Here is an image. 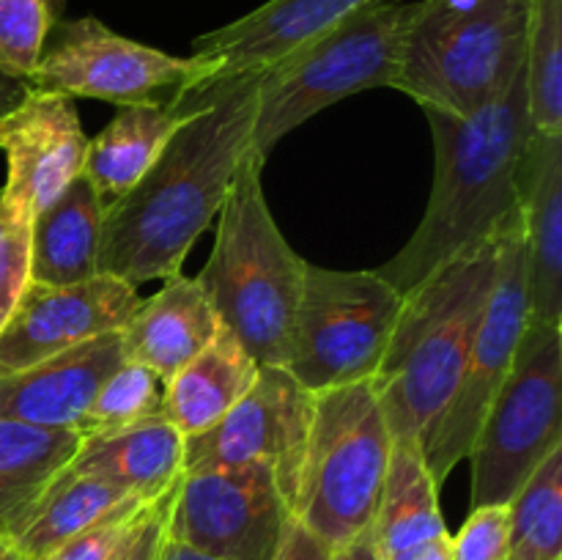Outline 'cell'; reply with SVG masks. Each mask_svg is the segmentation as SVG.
Wrapping results in <instances>:
<instances>
[{
    "instance_id": "cell-1",
    "label": "cell",
    "mask_w": 562,
    "mask_h": 560,
    "mask_svg": "<svg viewBox=\"0 0 562 560\" xmlns=\"http://www.w3.org/2000/svg\"><path fill=\"white\" fill-rule=\"evenodd\" d=\"M256 71L217 77L190 93V110L157 163L104 206L99 275L132 285L181 275L252 146Z\"/></svg>"
},
{
    "instance_id": "cell-2",
    "label": "cell",
    "mask_w": 562,
    "mask_h": 560,
    "mask_svg": "<svg viewBox=\"0 0 562 560\" xmlns=\"http://www.w3.org/2000/svg\"><path fill=\"white\" fill-rule=\"evenodd\" d=\"M426 119L434 135L431 198L409 242L376 269L401 294L503 228L519 209L521 163L536 135L525 71L472 115L426 110Z\"/></svg>"
},
{
    "instance_id": "cell-3",
    "label": "cell",
    "mask_w": 562,
    "mask_h": 560,
    "mask_svg": "<svg viewBox=\"0 0 562 560\" xmlns=\"http://www.w3.org/2000/svg\"><path fill=\"white\" fill-rule=\"evenodd\" d=\"M497 234L459 253L404 294L387 349L371 377L395 439H423L464 373L497 272Z\"/></svg>"
},
{
    "instance_id": "cell-4",
    "label": "cell",
    "mask_w": 562,
    "mask_h": 560,
    "mask_svg": "<svg viewBox=\"0 0 562 560\" xmlns=\"http://www.w3.org/2000/svg\"><path fill=\"white\" fill-rule=\"evenodd\" d=\"M267 159L250 152L217 214V236L198 283L223 327L241 340L258 366H285L291 322L307 261L285 242L263 198Z\"/></svg>"
},
{
    "instance_id": "cell-5",
    "label": "cell",
    "mask_w": 562,
    "mask_h": 560,
    "mask_svg": "<svg viewBox=\"0 0 562 560\" xmlns=\"http://www.w3.org/2000/svg\"><path fill=\"white\" fill-rule=\"evenodd\" d=\"M530 0H417L395 88L423 110L472 115L525 71Z\"/></svg>"
},
{
    "instance_id": "cell-6",
    "label": "cell",
    "mask_w": 562,
    "mask_h": 560,
    "mask_svg": "<svg viewBox=\"0 0 562 560\" xmlns=\"http://www.w3.org/2000/svg\"><path fill=\"white\" fill-rule=\"evenodd\" d=\"M415 11L417 3L406 0H376L258 69L252 126L258 157L267 159L278 141L329 104L371 88H395Z\"/></svg>"
},
{
    "instance_id": "cell-7",
    "label": "cell",
    "mask_w": 562,
    "mask_h": 560,
    "mask_svg": "<svg viewBox=\"0 0 562 560\" xmlns=\"http://www.w3.org/2000/svg\"><path fill=\"white\" fill-rule=\"evenodd\" d=\"M393 443L373 379L316 393L291 516L329 549L371 530Z\"/></svg>"
},
{
    "instance_id": "cell-8",
    "label": "cell",
    "mask_w": 562,
    "mask_h": 560,
    "mask_svg": "<svg viewBox=\"0 0 562 560\" xmlns=\"http://www.w3.org/2000/svg\"><path fill=\"white\" fill-rule=\"evenodd\" d=\"M404 294L382 275L307 264L289 335L285 371L311 393L371 379Z\"/></svg>"
},
{
    "instance_id": "cell-9",
    "label": "cell",
    "mask_w": 562,
    "mask_h": 560,
    "mask_svg": "<svg viewBox=\"0 0 562 560\" xmlns=\"http://www.w3.org/2000/svg\"><path fill=\"white\" fill-rule=\"evenodd\" d=\"M562 445V327H527L467 459L472 508L510 503L538 464Z\"/></svg>"
},
{
    "instance_id": "cell-10",
    "label": "cell",
    "mask_w": 562,
    "mask_h": 560,
    "mask_svg": "<svg viewBox=\"0 0 562 560\" xmlns=\"http://www.w3.org/2000/svg\"><path fill=\"white\" fill-rule=\"evenodd\" d=\"M214 77V60L168 55L110 31L97 16H80L53 22L27 86L119 108H176Z\"/></svg>"
},
{
    "instance_id": "cell-11",
    "label": "cell",
    "mask_w": 562,
    "mask_h": 560,
    "mask_svg": "<svg viewBox=\"0 0 562 560\" xmlns=\"http://www.w3.org/2000/svg\"><path fill=\"white\" fill-rule=\"evenodd\" d=\"M527 327H530V311H527L525 228H521V209H516L497 234V272L464 373L442 415L420 439L423 459L437 486H442L453 467H459V461L470 453L477 428L514 366Z\"/></svg>"
},
{
    "instance_id": "cell-12",
    "label": "cell",
    "mask_w": 562,
    "mask_h": 560,
    "mask_svg": "<svg viewBox=\"0 0 562 560\" xmlns=\"http://www.w3.org/2000/svg\"><path fill=\"white\" fill-rule=\"evenodd\" d=\"M291 505L269 464L187 470L168 500L165 536L217 560H272Z\"/></svg>"
},
{
    "instance_id": "cell-13",
    "label": "cell",
    "mask_w": 562,
    "mask_h": 560,
    "mask_svg": "<svg viewBox=\"0 0 562 560\" xmlns=\"http://www.w3.org/2000/svg\"><path fill=\"white\" fill-rule=\"evenodd\" d=\"M316 393L302 388L283 366L258 368L256 384L212 428L187 437L184 472L203 467L269 464L285 500H294L296 470L305 450Z\"/></svg>"
},
{
    "instance_id": "cell-14",
    "label": "cell",
    "mask_w": 562,
    "mask_h": 560,
    "mask_svg": "<svg viewBox=\"0 0 562 560\" xmlns=\"http://www.w3.org/2000/svg\"><path fill=\"white\" fill-rule=\"evenodd\" d=\"M140 302L137 285L113 275H97L75 285L31 280L0 329V377L115 333L130 322Z\"/></svg>"
},
{
    "instance_id": "cell-15",
    "label": "cell",
    "mask_w": 562,
    "mask_h": 560,
    "mask_svg": "<svg viewBox=\"0 0 562 560\" xmlns=\"http://www.w3.org/2000/svg\"><path fill=\"white\" fill-rule=\"evenodd\" d=\"M88 137L75 102L64 93L31 88L11 113L0 115L5 184L0 195L14 212L36 217L82 173Z\"/></svg>"
},
{
    "instance_id": "cell-16",
    "label": "cell",
    "mask_w": 562,
    "mask_h": 560,
    "mask_svg": "<svg viewBox=\"0 0 562 560\" xmlns=\"http://www.w3.org/2000/svg\"><path fill=\"white\" fill-rule=\"evenodd\" d=\"M121 360V329H115L0 377V421L75 432L97 390Z\"/></svg>"
},
{
    "instance_id": "cell-17",
    "label": "cell",
    "mask_w": 562,
    "mask_h": 560,
    "mask_svg": "<svg viewBox=\"0 0 562 560\" xmlns=\"http://www.w3.org/2000/svg\"><path fill=\"white\" fill-rule=\"evenodd\" d=\"M532 327H562V135L536 132L519 173Z\"/></svg>"
},
{
    "instance_id": "cell-18",
    "label": "cell",
    "mask_w": 562,
    "mask_h": 560,
    "mask_svg": "<svg viewBox=\"0 0 562 560\" xmlns=\"http://www.w3.org/2000/svg\"><path fill=\"white\" fill-rule=\"evenodd\" d=\"M371 3L376 0H267L250 14L198 36L192 55L214 60L217 77L267 69Z\"/></svg>"
},
{
    "instance_id": "cell-19",
    "label": "cell",
    "mask_w": 562,
    "mask_h": 560,
    "mask_svg": "<svg viewBox=\"0 0 562 560\" xmlns=\"http://www.w3.org/2000/svg\"><path fill=\"white\" fill-rule=\"evenodd\" d=\"M220 327L223 322L203 285L195 278L173 275L157 294L143 300L121 327V349L126 360L151 368L168 382L212 344Z\"/></svg>"
},
{
    "instance_id": "cell-20",
    "label": "cell",
    "mask_w": 562,
    "mask_h": 560,
    "mask_svg": "<svg viewBox=\"0 0 562 560\" xmlns=\"http://www.w3.org/2000/svg\"><path fill=\"white\" fill-rule=\"evenodd\" d=\"M187 437L165 415L104 437L82 439L66 470L102 478L143 500H159L184 475Z\"/></svg>"
},
{
    "instance_id": "cell-21",
    "label": "cell",
    "mask_w": 562,
    "mask_h": 560,
    "mask_svg": "<svg viewBox=\"0 0 562 560\" xmlns=\"http://www.w3.org/2000/svg\"><path fill=\"white\" fill-rule=\"evenodd\" d=\"M104 201L97 187L77 173L31 223V280L75 285L99 275Z\"/></svg>"
},
{
    "instance_id": "cell-22",
    "label": "cell",
    "mask_w": 562,
    "mask_h": 560,
    "mask_svg": "<svg viewBox=\"0 0 562 560\" xmlns=\"http://www.w3.org/2000/svg\"><path fill=\"white\" fill-rule=\"evenodd\" d=\"M258 362L228 327L165 382L162 415L184 437L212 428L256 384Z\"/></svg>"
},
{
    "instance_id": "cell-23",
    "label": "cell",
    "mask_w": 562,
    "mask_h": 560,
    "mask_svg": "<svg viewBox=\"0 0 562 560\" xmlns=\"http://www.w3.org/2000/svg\"><path fill=\"white\" fill-rule=\"evenodd\" d=\"M80 448L71 428L0 421V541L20 533Z\"/></svg>"
},
{
    "instance_id": "cell-24",
    "label": "cell",
    "mask_w": 562,
    "mask_h": 560,
    "mask_svg": "<svg viewBox=\"0 0 562 560\" xmlns=\"http://www.w3.org/2000/svg\"><path fill=\"white\" fill-rule=\"evenodd\" d=\"M190 110V97L176 108H121L115 119L88 141L82 176L97 187L104 206L119 201L157 163Z\"/></svg>"
},
{
    "instance_id": "cell-25",
    "label": "cell",
    "mask_w": 562,
    "mask_h": 560,
    "mask_svg": "<svg viewBox=\"0 0 562 560\" xmlns=\"http://www.w3.org/2000/svg\"><path fill=\"white\" fill-rule=\"evenodd\" d=\"M371 536L379 558L450 536L439 511V486L423 459L420 439L398 437L393 443V459L384 478Z\"/></svg>"
},
{
    "instance_id": "cell-26",
    "label": "cell",
    "mask_w": 562,
    "mask_h": 560,
    "mask_svg": "<svg viewBox=\"0 0 562 560\" xmlns=\"http://www.w3.org/2000/svg\"><path fill=\"white\" fill-rule=\"evenodd\" d=\"M135 497L137 494L124 492L102 478L64 470L9 544L22 555V560H49L77 533Z\"/></svg>"
},
{
    "instance_id": "cell-27",
    "label": "cell",
    "mask_w": 562,
    "mask_h": 560,
    "mask_svg": "<svg viewBox=\"0 0 562 560\" xmlns=\"http://www.w3.org/2000/svg\"><path fill=\"white\" fill-rule=\"evenodd\" d=\"M508 560H562V445L510 497Z\"/></svg>"
},
{
    "instance_id": "cell-28",
    "label": "cell",
    "mask_w": 562,
    "mask_h": 560,
    "mask_svg": "<svg viewBox=\"0 0 562 560\" xmlns=\"http://www.w3.org/2000/svg\"><path fill=\"white\" fill-rule=\"evenodd\" d=\"M525 93L532 130L562 135V0H530Z\"/></svg>"
},
{
    "instance_id": "cell-29",
    "label": "cell",
    "mask_w": 562,
    "mask_h": 560,
    "mask_svg": "<svg viewBox=\"0 0 562 560\" xmlns=\"http://www.w3.org/2000/svg\"><path fill=\"white\" fill-rule=\"evenodd\" d=\"M165 382L135 360H121L93 395L86 417L75 428L82 439L104 437L126 426L162 415Z\"/></svg>"
},
{
    "instance_id": "cell-30",
    "label": "cell",
    "mask_w": 562,
    "mask_h": 560,
    "mask_svg": "<svg viewBox=\"0 0 562 560\" xmlns=\"http://www.w3.org/2000/svg\"><path fill=\"white\" fill-rule=\"evenodd\" d=\"M53 22L49 0H0V69L27 82Z\"/></svg>"
},
{
    "instance_id": "cell-31",
    "label": "cell",
    "mask_w": 562,
    "mask_h": 560,
    "mask_svg": "<svg viewBox=\"0 0 562 560\" xmlns=\"http://www.w3.org/2000/svg\"><path fill=\"white\" fill-rule=\"evenodd\" d=\"M154 503L157 500L135 497L130 503L119 505L108 516L93 522L91 527L77 533L49 560H121V555L126 552V547L132 544L137 527L143 525Z\"/></svg>"
},
{
    "instance_id": "cell-32",
    "label": "cell",
    "mask_w": 562,
    "mask_h": 560,
    "mask_svg": "<svg viewBox=\"0 0 562 560\" xmlns=\"http://www.w3.org/2000/svg\"><path fill=\"white\" fill-rule=\"evenodd\" d=\"M31 223L0 195V329L31 283Z\"/></svg>"
},
{
    "instance_id": "cell-33",
    "label": "cell",
    "mask_w": 562,
    "mask_h": 560,
    "mask_svg": "<svg viewBox=\"0 0 562 560\" xmlns=\"http://www.w3.org/2000/svg\"><path fill=\"white\" fill-rule=\"evenodd\" d=\"M510 508L508 503L477 505L461 530L450 536V560H508Z\"/></svg>"
},
{
    "instance_id": "cell-34",
    "label": "cell",
    "mask_w": 562,
    "mask_h": 560,
    "mask_svg": "<svg viewBox=\"0 0 562 560\" xmlns=\"http://www.w3.org/2000/svg\"><path fill=\"white\" fill-rule=\"evenodd\" d=\"M170 492H173V489H170ZM170 492L165 494V497H159L157 503L148 508L146 519L137 527L135 538H132V544L126 547V552L121 555V560H157V552L159 547H162L165 538V516H168Z\"/></svg>"
},
{
    "instance_id": "cell-35",
    "label": "cell",
    "mask_w": 562,
    "mask_h": 560,
    "mask_svg": "<svg viewBox=\"0 0 562 560\" xmlns=\"http://www.w3.org/2000/svg\"><path fill=\"white\" fill-rule=\"evenodd\" d=\"M329 552L333 549L322 541L318 536H313L302 522H296L291 516L285 522V530L280 536L278 549H274L272 560H329Z\"/></svg>"
},
{
    "instance_id": "cell-36",
    "label": "cell",
    "mask_w": 562,
    "mask_h": 560,
    "mask_svg": "<svg viewBox=\"0 0 562 560\" xmlns=\"http://www.w3.org/2000/svg\"><path fill=\"white\" fill-rule=\"evenodd\" d=\"M329 560H379L371 530L351 538V541L344 544V547H335L333 552H329Z\"/></svg>"
},
{
    "instance_id": "cell-37",
    "label": "cell",
    "mask_w": 562,
    "mask_h": 560,
    "mask_svg": "<svg viewBox=\"0 0 562 560\" xmlns=\"http://www.w3.org/2000/svg\"><path fill=\"white\" fill-rule=\"evenodd\" d=\"M27 93H31V86H27L25 80L5 75V71L0 69V115L11 113Z\"/></svg>"
},
{
    "instance_id": "cell-38",
    "label": "cell",
    "mask_w": 562,
    "mask_h": 560,
    "mask_svg": "<svg viewBox=\"0 0 562 560\" xmlns=\"http://www.w3.org/2000/svg\"><path fill=\"white\" fill-rule=\"evenodd\" d=\"M379 560H450V536L437 538L431 544H423V547L406 549V552L390 555V558Z\"/></svg>"
},
{
    "instance_id": "cell-39",
    "label": "cell",
    "mask_w": 562,
    "mask_h": 560,
    "mask_svg": "<svg viewBox=\"0 0 562 560\" xmlns=\"http://www.w3.org/2000/svg\"><path fill=\"white\" fill-rule=\"evenodd\" d=\"M157 560H217L212 555L201 552V549L190 547V544H181L176 538H162V547H159Z\"/></svg>"
},
{
    "instance_id": "cell-40",
    "label": "cell",
    "mask_w": 562,
    "mask_h": 560,
    "mask_svg": "<svg viewBox=\"0 0 562 560\" xmlns=\"http://www.w3.org/2000/svg\"><path fill=\"white\" fill-rule=\"evenodd\" d=\"M0 560H22V555L9 541H0Z\"/></svg>"
}]
</instances>
